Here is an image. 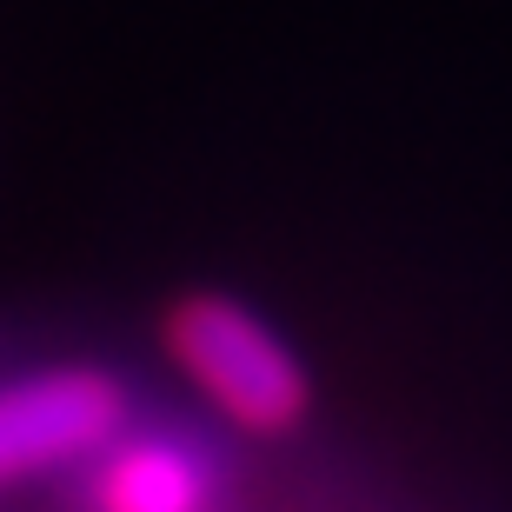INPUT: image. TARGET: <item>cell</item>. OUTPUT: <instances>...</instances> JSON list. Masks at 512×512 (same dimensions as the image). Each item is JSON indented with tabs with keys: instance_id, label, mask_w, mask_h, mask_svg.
Returning <instances> with one entry per match:
<instances>
[{
	"instance_id": "obj_3",
	"label": "cell",
	"mask_w": 512,
	"mask_h": 512,
	"mask_svg": "<svg viewBox=\"0 0 512 512\" xmlns=\"http://www.w3.org/2000/svg\"><path fill=\"white\" fill-rule=\"evenodd\" d=\"M67 512H233V473L200 433L167 419H133L74 479H60Z\"/></svg>"
},
{
	"instance_id": "obj_1",
	"label": "cell",
	"mask_w": 512,
	"mask_h": 512,
	"mask_svg": "<svg viewBox=\"0 0 512 512\" xmlns=\"http://www.w3.org/2000/svg\"><path fill=\"white\" fill-rule=\"evenodd\" d=\"M160 353L200 406L240 439H293L313 419V373L273 320L233 293L193 286L160 313Z\"/></svg>"
},
{
	"instance_id": "obj_2",
	"label": "cell",
	"mask_w": 512,
	"mask_h": 512,
	"mask_svg": "<svg viewBox=\"0 0 512 512\" xmlns=\"http://www.w3.org/2000/svg\"><path fill=\"white\" fill-rule=\"evenodd\" d=\"M147 413L133 380L107 360H40L0 373V493L74 479Z\"/></svg>"
}]
</instances>
